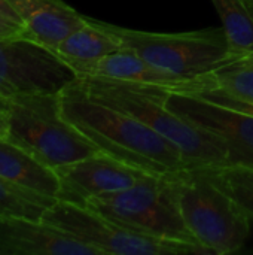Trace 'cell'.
Masks as SVG:
<instances>
[{
    "label": "cell",
    "mask_w": 253,
    "mask_h": 255,
    "mask_svg": "<svg viewBox=\"0 0 253 255\" xmlns=\"http://www.w3.org/2000/svg\"><path fill=\"white\" fill-rule=\"evenodd\" d=\"M60 103L63 117L101 152L155 175L188 167L174 143L125 111L91 97L76 79L60 91Z\"/></svg>",
    "instance_id": "6da1fadb"
},
{
    "label": "cell",
    "mask_w": 253,
    "mask_h": 255,
    "mask_svg": "<svg viewBox=\"0 0 253 255\" xmlns=\"http://www.w3.org/2000/svg\"><path fill=\"white\" fill-rule=\"evenodd\" d=\"M76 81L91 97L125 111L174 143L188 167L227 164L224 140L170 111L164 103L167 90L97 76H78Z\"/></svg>",
    "instance_id": "7a4b0ae2"
},
{
    "label": "cell",
    "mask_w": 253,
    "mask_h": 255,
    "mask_svg": "<svg viewBox=\"0 0 253 255\" xmlns=\"http://www.w3.org/2000/svg\"><path fill=\"white\" fill-rule=\"evenodd\" d=\"M170 178L185 226L201 248L210 255H228L245 247L251 218L203 167H183Z\"/></svg>",
    "instance_id": "3957f363"
},
{
    "label": "cell",
    "mask_w": 253,
    "mask_h": 255,
    "mask_svg": "<svg viewBox=\"0 0 253 255\" xmlns=\"http://www.w3.org/2000/svg\"><path fill=\"white\" fill-rule=\"evenodd\" d=\"M1 109L7 120L6 137L54 170L100 152L63 117L60 93L16 96Z\"/></svg>",
    "instance_id": "277c9868"
},
{
    "label": "cell",
    "mask_w": 253,
    "mask_h": 255,
    "mask_svg": "<svg viewBox=\"0 0 253 255\" xmlns=\"http://www.w3.org/2000/svg\"><path fill=\"white\" fill-rule=\"evenodd\" d=\"M97 21V19H95ZM122 46L174 76L195 79L234 60L224 28L151 33L97 21Z\"/></svg>",
    "instance_id": "5b68a950"
},
{
    "label": "cell",
    "mask_w": 253,
    "mask_h": 255,
    "mask_svg": "<svg viewBox=\"0 0 253 255\" xmlns=\"http://www.w3.org/2000/svg\"><path fill=\"white\" fill-rule=\"evenodd\" d=\"M84 206L143 235L198 245L180 215L170 173H149L122 191L91 197Z\"/></svg>",
    "instance_id": "8992f818"
},
{
    "label": "cell",
    "mask_w": 253,
    "mask_h": 255,
    "mask_svg": "<svg viewBox=\"0 0 253 255\" xmlns=\"http://www.w3.org/2000/svg\"><path fill=\"white\" fill-rule=\"evenodd\" d=\"M42 223L98 248L103 255H209L198 245L152 238L88 206L60 199L45 211Z\"/></svg>",
    "instance_id": "52a82bcc"
},
{
    "label": "cell",
    "mask_w": 253,
    "mask_h": 255,
    "mask_svg": "<svg viewBox=\"0 0 253 255\" xmlns=\"http://www.w3.org/2000/svg\"><path fill=\"white\" fill-rule=\"evenodd\" d=\"M78 78L51 49L25 39H0V108L34 93H60Z\"/></svg>",
    "instance_id": "ba28073f"
},
{
    "label": "cell",
    "mask_w": 253,
    "mask_h": 255,
    "mask_svg": "<svg viewBox=\"0 0 253 255\" xmlns=\"http://www.w3.org/2000/svg\"><path fill=\"white\" fill-rule=\"evenodd\" d=\"M164 103L186 121L221 137L227 148V164L253 167V115L194 93L167 90Z\"/></svg>",
    "instance_id": "9c48e42d"
},
{
    "label": "cell",
    "mask_w": 253,
    "mask_h": 255,
    "mask_svg": "<svg viewBox=\"0 0 253 255\" xmlns=\"http://www.w3.org/2000/svg\"><path fill=\"white\" fill-rule=\"evenodd\" d=\"M55 173L60 179L58 199L78 205H84L91 197L122 191L149 175L101 151L60 166Z\"/></svg>",
    "instance_id": "30bf717a"
},
{
    "label": "cell",
    "mask_w": 253,
    "mask_h": 255,
    "mask_svg": "<svg viewBox=\"0 0 253 255\" xmlns=\"http://www.w3.org/2000/svg\"><path fill=\"white\" fill-rule=\"evenodd\" d=\"M0 255H103L42 221L0 214Z\"/></svg>",
    "instance_id": "8fae6325"
},
{
    "label": "cell",
    "mask_w": 253,
    "mask_h": 255,
    "mask_svg": "<svg viewBox=\"0 0 253 255\" xmlns=\"http://www.w3.org/2000/svg\"><path fill=\"white\" fill-rule=\"evenodd\" d=\"M84 76H97L104 79L122 81L139 85H151L169 91L182 93H194L212 87L209 75L195 79L174 76L169 72H164L149 64L142 57L127 49H121L118 52L106 55L104 58L97 61Z\"/></svg>",
    "instance_id": "7c38bea8"
},
{
    "label": "cell",
    "mask_w": 253,
    "mask_h": 255,
    "mask_svg": "<svg viewBox=\"0 0 253 255\" xmlns=\"http://www.w3.org/2000/svg\"><path fill=\"white\" fill-rule=\"evenodd\" d=\"M24 21L27 39L52 52L75 30L86 24V16L61 0H7Z\"/></svg>",
    "instance_id": "4fadbf2b"
},
{
    "label": "cell",
    "mask_w": 253,
    "mask_h": 255,
    "mask_svg": "<svg viewBox=\"0 0 253 255\" xmlns=\"http://www.w3.org/2000/svg\"><path fill=\"white\" fill-rule=\"evenodd\" d=\"M0 178L52 199H58L60 194V179L55 170L6 136H0Z\"/></svg>",
    "instance_id": "5bb4252c"
},
{
    "label": "cell",
    "mask_w": 253,
    "mask_h": 255,
    "mask_svg": "<svg viewBox=\"0 0 253 255\" xmlns=\"http://www.w3.org/2000/svg\"><path fill=\"white\" fill-rule=\"evenodd\" d=\"M121 49V43L109 31L100 27L95 19L86 18V24L69 34L54 52L78 76H84L97 61Z\"/></svg>",
    "instance_id": "9a60e30c"
},
{
    "label": "cell",
    "mask_w": 253,
    "mask_h": 255,
    "mask_svg": "<svg viewBox=\"0 0 253 255\" xmlns=\"http://www.w3.org/2000/svg\"><path fill=\"white\" fill-rule=\"evenodd\" d=\"M236 58L253 55V15L243 0H212Z\"/></svg>",
    "instance_id": "2e32d148"
},
{
    "label": "cell",
    "mask_w": 253,
    "mask_h": 255,
    "mask_svg": "<svg viewBox=\"0 0 253 255\" xmlns=\"http://www.w3.org/2000/svg\"><path fill=\"white\" fill-rule=\"evenodd\" d=\"M203 170L221 190L239 203L253 221V167L218 164L204 166Z\"/></svg>",
    "instance_id": "e0dca14e"
},
{
    "label": "cell",
    "mask_w": 253,
    "mask_h": 255,
    "mask_svg": "<svg viewBox=\"0 0 253 255\" xmlns=\"http://www.w3.org/2000/svg\"><path fill=\"white\" fill-rule=\"evenodd\" d=\"M58 199L42 196L0 178V214L42 221L45 211Z\"/></svg>",
    "instance_id": "ac0fdd59"
},
{
    "label": "cell",
    "mask_w": 253,
    "mask_h": 255,
    "mask_svg": "<svg viewBox=\"0 0 253 255\" xmlns=\"http://www.w3.org/2000/svg\"><path fill=\"white\" fill-rule=\"evenodd\" d=\"M212 87L219 88L234 97L253 102V55L236 58L212 73H209Z\"/></svg>",
    "instance_id": "d6986e66"
},
{
    "label": "cell",
    "mask_w": 253,
    "mask_h": 255,
    "mask_svg": "<svg viewBox=\"0 0 253 255\" xmlns=\"http://www.w3.org/2000/svg\"><path fill=\"white\" fill-rule=\"evenodd\" d=\"M194 94L203 97V99H207L210 102H215V103H219L222 106H227V108H231V109H236V111H240V112H245V114H249L253 115V102L252 100H243V99H239V97H234L219 88H203V90H198V91H194Z\"/></svg>",
    "instance_id": "ffe728a7"
},
{
    "label": "cell",
    "mask_w": 253,
    "mask_h": 255,
    "mask_svg": "<svg viewBox=\"0 0 253 255\" xmlns=\"http://www.w3.org/2000/svg\"><path fill=\"white\" fill-rule=\"evenodd\" d=\"M0 39H27V28L22 22L0 13Z\"/></svg>",
    "instance_id": "44dd1931"
},
{
    "label": "cell",
    "mask_w": 253,
    "mask_h": 255,
    "mask_svg": "<svg viewBox=\"0 0 253 255\" xmlns=\"http://www.w3.org/2000/svg\"><path fill=\"white\" fill-rule=\"evenodd\" d=\"M0 13L7 15V16H10V18H13V19H16V21H19V22L24 24V21L19 18V15L16 13V10L12 7V4H10L7 0H0ZM24 25H25V24H24Z\"/></svg>",
    "instance_id": "7402d4cb"
},
{
    "label": "cell",
    "mask_w": 253,
    "mask_h": 255,
    "mask_svg": "<svg viewBox=\"0 0 253 255\" xmlns=\"http://www.w3.org/2000/svg\"><path fill=\"white\" fill-rule=\"evenodd\" d=\"M6 134H7V120L4 111L0 108V136H6Z\"/></svg>",
    "instance_id": "603a6c76"
},
{
    "label": "cell",
    "mask_w": 253,
    "mask_h": 255,
    "mask_svg": "<svg viewBox=\"0 0 253 255\" xmlns=\"http://www.w3.org/2000/svg\"><path fill=\"white\" fill-rule=\"evenodd\" d=\"M245 3H246V6L249 7V10H251V13L253 12V0H243Z\"/></svg>",
    "instance_id": "cb8c5ba5"
},
{
    "label": "cell",
    "mask_w": 253,
    "mask_h": 255,
    "mask_svg": "<svg viewBox=\"0 0 253 255\" xmlns=\"http://www.w3.org/2000/svg\"><path fill=\"white\" fill-rule=\"evenodd\" d=\"M252 15H253V12H252Z\"/></svg>",
    "instance_id": "d4e9b609"
}]
</instances>
